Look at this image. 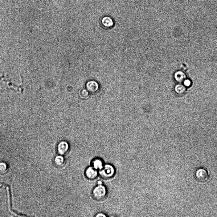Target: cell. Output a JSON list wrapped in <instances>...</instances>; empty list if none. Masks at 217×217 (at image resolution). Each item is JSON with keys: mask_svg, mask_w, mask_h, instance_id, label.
Returning <instances> with one entry per match:
<instances>
[{"mask_svg": "<svg viewBox=\"0 0 217 217\" xmlns=\"http://www.w3.org/2000/svg\"><path fill=\"white\" fill-rule=\"evenodd\" d=\"M86 90L90 93L95 94L98 92L100 90V85L96 81L90 80L86 83Z\"/></svg>", "mask_w": 217, "mask_h": 217, "instance_id": "cell-5", "label": "cell"}, {"mask_svg": "<svg viewBox=\"0 0 217 217\" xmlns=\"http://www.w3.org/2000/svg\"><path fill=\"white\" fill-rule=\"evenodd\" d=\"M70 146L69 143L65 141H62L57 144L56 152L58 155L64 156L70 151Z\"/></svg>", "mask_w": 217, "mask_h": 217, "instance_id": "cell-4", "label": "cell"}, {"mask_svg": "<svg viewBox=\"0 0 217 217\" xmlns=\"http://www.w3.org/2000/svg\"><path fill=\"white\" fill-rule=\"evenodd\" d=\"M175 80L178 83H181L183 82L186 79V75L185 73L181 71L176 72L174 75Z\"/></svg>", "mask_w": 217, "mask_h": 217, "instance_id": "cell-10", "label": "cell"}, {"mask_svg": "<svg viewBox=\"0 0 217 217\" xmlns=\"http://www.w3.org/2000/svg\"><path fill=\"white\" fill-rule=\"evenodd\" d=\"M91 166L97 171H100L103 168L104 165L103 160L100 158L96 157L92 161Z\"/></svg>", "mask_w": 217, "mask_h": 217, "instance_id": "cell-9", "label": "cell"}, {"mask_svg": "<svg viewBox=\"0 0 217 217\" xmlns=\"http://www.w3.org/2000/svg\"><path fill=\"white\" fill-rule=\"evenodd\" d=\"M97 185H101L103 184V183L102 181L99 180L97 182Z\"/></svg>", "mask_w": 217, "mask_h": 217, "instance_id": "cell-16", "label": "cell"}, {"mask_svg": "<svg viewBox=\"0 0 217 217\" xmlns=\"http://www.w3.org/2000/svg\"><path fill=\"white\" fill-rule=\"evenodd\" d=\"M107 216L106 215L103 213H99L97 214L96 216L97 217H106Z\"/></svg>", "mask_w": 217, "mask_h": 217, "instance_id": "cell-15", "label": "cell"}, {"mask_svg": "<svg viewBox=\"0 0 217 217\" xmlns=\"http://www.w3.org/2000/svg\"><path fill=\"white\" fill-rule=\"evenodd\" d=\"M100 24L103 28L108 29L112 28L114 26V22L111 17L105 16L102 18Z\"/></svg>", "mask_w": 217, "mask_h": 217, "instance_id": "cell-8", "label": "cell"}, {"mask_svg": "<svg viewBox=\"0 0 217 217\" xmlns=\"http://www.w3.org/2000/svg\"><path fill=\"white\" fill-rule=\"evenodd\" d=\"M53 163L56 168L61 169L65 165L66 161L63 156L58 155L54 158Z\"/></svg>", "mask_w": 217, "mask_h": 217, "instance_id": "cell-7", "label": "cell"}, {"mask_svg": "<svg viewBox=\"0 0 217 217\" xmlns=\"http://www.w3.org/2000/svg\"><path fill=\"white\" fill-rule=\"evenodd\" d=\"M196 180L200 182L205 183L209 181L211 176L206 169L203 167H199L197 169L194 174Z\"/></svg>", "mask_w": 217, "mask_h": 217, "instance_id": "cell-3", "label": "cell"}, {"mask_svg": "<svg viewBox=\"0 0 217 217\" xmlns=\"http://www.w3.org/2000/svg\"><path fill=\"white\" fill-rule=\"evenodd\" d=\"M183 85L186 87H190L191 85V81L188 79H185L183 82Z\"/></svg>", "mask_w": 217, "mask_h": 217, "instance_id": "cell-14", "label": "cell"}, {"mask_svg": "<svg viewBox=\"0 0 217 217\" xmlns=\"http://www.w3.org/2000/svg\"><path fill=\"white\" fill-rule=\"evenodd\" d=\"M99 175L104 180L112 179L116 174V169L114 167L110 164H104L103 168L99 171Z\"/></svg>", "mask_w": 217, "mask_h": 217, "instance_id": "cell-2", "label": "cell"}, {"mask_svg": "<svg viewBox=\"0 0 217 217\" xmlns=\"http://www.w3.org/2000/svg\"><path fill=\"white\" fill-rule=\"evenodd\" d=\"M7 171L6 164L4 163H0V173L2 174H5Z\"/></svg>", "mask_w": 217, "mask_h": 217, "instance_id": "cell-12", "label": "cell"}, {"mask_svg": "<svg viewBox=\"0 0 217 217\" xmlns=\"http://www.w3.org/2000/svg\"><path fill=\"white\" fill-rule=\"evenodd\" d=\"M186 91V87L180 84L176 85L174 88V92L177 95H182L185 93Z\"/></svg>", "mask_w": 217, "mask_h": 217, "instance_id": "cell-11", "label": "cell"}, {"mask_svg": "<svg viewBox=\"0 0 217 217\" xmlns=\"http://www.w3.org/2000/svg\"><path fill=\"white\" fill-rule=\"evenodd\" d=\"M91 194L94 200L97 201H101L106 198L108 190L106 187L103 184L97 185L92 190Z\"/></svg>", "mask_w": 217, "mask_h": 217, "instance_id": "cell-1", "label": "cell"}, {"mask_svg": "<svg viewBox=\"0 0 217 217\" xmlns=\"http://www.w3.org/2000/svg\"><path fill=\"white\" fill-rule=\"evenodd\" d=\"M80 95L82 98H84V99H86L89 97L90 92L87 90L84 89L81 90Z\"/></svg>", "mask_w": 217, "mask_h": 217, "instance_id": "cell-13", "label": "cell"}, {"mask_svg": "<svg viewBox=\"0 0 217 217\" xmlns=\"http://www.w3.org/2000/svg\"><path fill=\"white\" fill-rule=\"evenodd\" d=\"M98 175V171L94 169L92 166L88 167L84 172V175L86 178L90 180H95Z\"/></svg>", "mask_w": 217, "mask_h": 217, "instance_id": "cell-6", "label": "cell"}]
</instances>
